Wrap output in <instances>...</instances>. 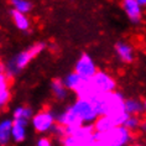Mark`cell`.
Wrapping results in <instances>:
<instances>
[{"mask_svg": "<svg viewBox=\"0 0 146 146\" xmlns=\"http://www.w3.org/2000/svg\"><path fill=\"white\" fill-rule=\"evenodd\" d=\"M31 124L34 130L40 134L50 133L52 126L56 124V113L50 109H45V110L36 113L31 118Z\"/></svg>", "mask_w": 146, "mask_h": 146, "instance_id": "cell-6", "label": "cell"}, {"mask_svg": "<svg viewBox=\"0 0 146 146\" xmlns=\"http://www.w3.org/2000/svg\"><path fill=\"white\" fill-rule=\"evenodd\" d=\"M72 111L76 114V116L81 120L83 125H89L96 121L98 118V114L96 111V108L90 99H84V98H77L76 102L72 105H69Z\"/></svg>", "mask_w": 146, "mask_h": 146, "instance_id": "cell-5", "label": "cell"}, {"mask_svg": "<svg viewBox=\"0 0 146 146\" xmlns=\"http://www.w3.org/2000/svg\"><path fill=\"white\" fill-rule=\"evenodd\" d=\"M126 146H142L140 144H129V145H126Z\"/></svg>", "mask_w": 146, "mask_h": 146, "instance_id": "cell-24", "label": "cell"}, {"mask_svg": "<svg viewBox=\"0 0 146 146\" xmlns=\"http://www.w3.org/2000/svg\"><path fill=\"white\" fill-rule=\"evenodd\" d=\"M123 126L125 127L126 130H129L130 133H134V131L139 130L140 126L142 127V130H145V124L142 123L140 116H137V115H129L125 121H124Z\"/></svg>", "mask_w": 146, "mask_h": 146, "instance_id": "cell-18", "label": "cell"}, {"mask_svg": "<svg viewBox=\"0 0 146 146\" xmlns=\"http://www.w3.org/2000/svg\"><path fill=\"white\" fill-rule=\"evenodd\" d=\"M13 119L5 118L0 120V146H8L11 141Z\"/></svg>", "mask_w": 146, "mask_h": 146, "instance_id": "cell-14", "label": "cell"}, {"mask_svg": "<svg viewBox=\"0 0 146 146\" xmlns=\"http://www.w3.org/2000/svg\"><path fill=\"white\" fill-rule=\"evenodd\" d=\"M124 110L127 115H140L145 111V102L141 99L129 98L124 100Z\"/></svg>", "mask_w": 146, "mask_h": 146, "instance_id": "cell-13", "label": "cell"}, {"mask_svg": "<svg viewBox=\"0 0 146 146\" xmlns=\"http://www.w3.org/2000/svg\"><path fill=\"white\" fill-rule=\"evenodd\" d=\"M92 103L96 108L98 116L103 115H115L119 113H124V100L125 98L120 92H110L100 94L92 98Z\"/></svg>", "mask_w": 146, "mask_h": 146, "instance_id": "cell-3", "label": "cell"}, {"mask_svg": "<svg viewBox=\"0 0 146 146\" xmlns=\"http://www.w3.org/2000/svg\"><path fill=\"white\" fill-rule=\"evenodd\" d=\"M34 116V110L30 107H25V105H19L14 109L13 118L14 119H21V120H30Z\"/></svg>", "mask_w": 146, "mask_h": 146, "instance_id": "cell-19", "label": "cell"}, {"mask_svg": "<svg viewBox=\"0 0 146 146\" xmlns=\"http://www.w3.org/2000/svg\"><path fill=\"white\" fill-rule=\"evenodd\" d=\"M123 10L125 11L127 19L133 24H140L142 20V8L135 0H123Z\"/></svg>", "mask_w": 146, "mask_h": 146, "instance_id": "cell-9", "label": "cell"}, {"mask_svg": "<svg viewBox=\"0 0 146 146\" xmlns=\"http://www.w3.org/2000/svg\"><path fill=\"white\" fill-rule=\"evenodd\" d=\"M94 146H126L133 141V133L124 126H116L107 133L94 131Z\"/></svg>", "mask_w": 146, "mask_h": 146, "instance_id": "cell-4", "label": "cell"}, {"mask_svg": "<svg viewBox=\"0 0 146 146\" xmlns=\"http://www.w3.org/2000/svg\"><path fill=\"white\" fill-rule=\"evenodd\" d=\"M10 3H11V6L14 8V11L26 15L27 13H30L32 10V3L29 1V0H10Z\"/></svg>", "mask_w": 146, "mask_h": 146, "instance_id": "cell-20", "label": "cell"}, {"mask_svg": "<svg viewBox=\"0 0 146 146\" xmlns=\"http://www.w3.org/2000/svg\"><path fill=\"white\" fill-rule=\"evenodd\" d=\"M11 16H13V21L15 24V26L21 31H27L30 29V20L25 14L17 13L11 10Z\"/></svg>", "mask_w": 146, "mask_h": 146, "instance_id": "cell-17", "label": "cell"}, {"mask_svg": "<svg viewBox=\"0 0 146 146\" xmlns=\"http://www.w3.org/2000/svg\"><path fill=\"white\" fill-rule=\"evenodd\" d=\"M51 90H52L53 96L56 97V99L58 100H64L68 96V90L66 89V87L63 86V82L60 78H54L51 82Z\"/></svg>", "mask_w": 146, "mask_h": 146, "instance_id": "cell-16", "label": "cell"}, {"mask_svg": "<svg viewBox=\"0 0 146 146\" xmlns=\"http://www.w3.org/2000/svg\"><path fill=\"white\" fill-rule=\"evenodd\" d=\"M116 89V82L109 73L97 71L90 79H83L81 87L76 92L78 98L92 99L100 94L110 93Z\"/></svg>", "mask_w": 146, "mask_h": 146, "instance_id": "cell-1", "label": "cell"}, {"mask_svg": "<svg viewBox=\"0 0 146 146\" xmlns=\"http://www.w3.org/2000/svg\"><path fill=\"white\" fill-rule=\"evenodd\" d=\"M27 120L21 119H13V126H11V140L14 142H23L27 136Z\"/></svg>", "mask_w": 146, "mask_h": 146, "instance_id": "cell-10", "label": "cell"}, {"mask_svg": "<svg viewBox=\"0 0 146 146\" xmlns=\"http://www.w3.org/2000/svg\"><path fill=\"white\" fill-rule=\"evenodd\" d=\"M115 53L118 58L124 63H131L135 58L134 48L130 43H127L125 41H119L115 45Z\"/></svg>", "mask_w": 146, "mask_h": 146, "instance_id": "cell-11", "label": "cell"}, {"mask_svg": "<svg viewBox=\"0 0 146 146\" xmlns=\"http://www.w3.org/2000/svg\"><path fill=\"white\" fill-rule=\"evenodd\" d=\"M50 133L52 134L54 137H57L60 141H61L63 137H66V129H64V126L60 125V124H54Z\"/></svg>", "mask_w": 146, "mask_h": 146, "instance_id": "cell-21", "label": "cell"}, {"mask_svg": "<svg viewBox=\"0 0 146 146\" xmlns=\"http://www.w3.org/2000/svg\"><path fill=\"white\" fill-rule=\"evenodd\" d=\"M127 115L125 111L119 113L115 115H103L98 116L92 125L96 133H107V131L114 129L116 126H123L124 121L126 120Z\"/></svg>", "mask_w": 146, "mask_h": 146, "instance_id": "cell-7", "label": "cell"}, {"mask_svg": "<svg viewBox=\"0 0 146 146\" xmlns=\"http://www.w3.org/2000/svg\"><path fill=\"white\" fill-rule=\"evenodd\" d=\"M97 66L94 63L93 58L87 53H83L78 58L77 63L74 66V72L82 79H90L97 73Z\"/></svg>", "mask_w": 146, "mask_h": 146, "instance_id": "cell-8", "label": "cell"}, {"mask_svg": "<svg viewBox=\"0 0 146 146\" xmlns=\"http://www.w3.org/2000/svg\"><path fill=\"white\" fill-rule=\"evenodd\" d=\"M36 146H53L52 140L47 136H41L36 141Z\"/></svg>", "mask_w": 146, "mask_h": 146, "instance_id": "cell-22", "label": "cell"}, {"mask_svg": "<svg viewBox=\"0 0 146 146\" xmlns=\"http://www.w3.org/2000/svg\"><path fill=\"white\" fill-rule=\"evenodd\" d=\"M63 86L66 87V89L67 90H73V92H77L78 88L81 87L83 79L79 77L76 72H71L68 73L67 76L63 78Z\"/></svg>", "mask_w": 146, "mask_h": 146, "instance_id": "cell-15", "label": "cell"}, {"mask_svg": "<svg viewBox=\"0 0 146 146\" xmlns=\"http://www.w3.org/2000/svg\"><path fill=\"white\" fill-rule=\"evenodd\" d=\"M46 48L45 42H36L35 45L29 47L27 50L21 51L14 57L6 62L3 67V73L8 79H11L13 77H16L30 62L34 60L36 56H38L43 50Z\"/></svg>", "mask_w": 146, "mask_h": 146, "instance_id": "cell-2", "label": "cell"}, {"mask_svg": "<svg viewBox=\"0 0 146 146\" xmlns=\"http://www.w3.org/2000/svg\"><path fill=\"white\" fill-rule=\"evenodd\" d=\"M62 146H94V133L87 136H66L61 140Z\"/></svg>", "mask_w": 146, "mask_h": 146, "instance_id": "cell-12", "label": "cell"}, {"mask_svg": "<svg viewBox=\"0 0 146 146\" xmlns=\"http://www.w3.org/2000/svg\"><path fill=\"white\" fill-rule=\"evenodd\" d=\"M135 1H136L137 4L141 6V8H142V6H145V5H146V0H135Z\"/></svg>", "mask_w": 146, "mask_h": 146, "instance_id": "cell-23", "label": "cell"}]
</instances>
